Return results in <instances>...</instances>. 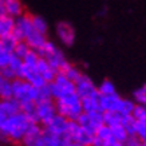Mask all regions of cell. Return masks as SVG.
Wrapping results in <instances>:
<instances>
[{
  "label": "cell",
  "mask_w": 146,
  "mask_h": 146,
  "mask_svg": "<svg viewBox=\"0 0 146 146\" xmlns=\"http://www.w3.org/2000/svg\"><path fill=\"white\" fill-rule=\"evenodd\" d=\"M34 123L35 122H32L20 109V111L0 123V142L20 143Z\"/></svg>",
  "instance_id": "obj_1"
},
{
  "label": "cell",
  "mask_w": 146,
  "mask_h": 146,
  "mask_svg": "<svg viewBox=\"0 0 146 146\" xmlns=\"http://www.w3.org/2000/svg\"><path fill=\"white\" fill-rule=\"evenodd\" d=\"M22 146H64V138L47 131L40 125L34 123L26 137L20 142Z\"/></svg>",
  "instance_id": "obj_2"
},
{
  "label": "cell",
  "mask_w": 146,
  "mask_h": 146,
  "mask_svg": "<svg viewBox=\"0 0 146 146\" xmlns=\"http://www.w3.org/2000/svg\"><path fill=\"white\" fill-rule=\"evenodd\" d=\"M99 109L102 113H118L122 117L126 115H133V111L135 109V103L131 99H125L119 97L118 94L113 95H99Z\"/></svg>",
  "instance_id": "obj_3"
},
{
  "label": "cell",
  "mask_w": 146,
  "mask_h": 146,
  "mask_svg": "<svg viewBox=\"0 0 146 146\" xmlns=\"http://www.w3.org/2000/svg\"><path fill=\"white\" fill-rule=\"evenodd\" d=\"M54 102H55V107H56V114L66 118L67 121H76L83 113L80 98L75 93L68 97L56 99Z\"/></svg>",
  "instance_id": "obj_4"
},
{
  "label": "cell",
  "mask_w": 146,
  "mask_h": 146,
  "mask_svg": "<svg viewBox=\"0 0 146 146\" xmlns=\"http://www.w3.org/2000/svg\"><path fill=\"white\" fill-rule=\"evenodd\" d=\"M12 99L19 103L22 107L24 105L35 103L38 101V89L23 79L12 80Z\"/></svg>",
  "instance_id": "obj_5"
},
{
  "label": "cell",
  "mask_w": 146,
  "mask_h": 146,
  "mask_svg": "<svg viewBox=\"0 0 146 146\" xmlns=\"http://www.w3.org/2000/svg\"><path fill=\"white\" fill-rule=\"evenodd\" d=\"M36 52L42 59H44L54 70L59 72L63 68V66L67 63V59L64 58V54L56 46L51 42H46L39 50H36Z\"/></svg>",
  "instance_id": "obj_6"
},
{
  "label": "cell",
  "mask_w": 146,
  "mask_h": 146,
  "mask_svg": "<svg viewBox=\"0 0 146 146\" xmlns=\"http://www.w3.org/2000/svg\"><path fill=\"white\" fill-rule=\"evenodd\" d=\"M48 89H50L51 98H52L54 101L64 98V97H68V95L75 93L74 82H71L68 78H66L60 72H58L56 75H55V78L52 79V82L48 83Z\"/></svg>",
  "instance_id": "obj_7"
},
{
  "label": "cell",
  "mask_w": 146,
  "mask_h": 146,
  "mask_svg": "<svg viewBox=\"0 0 146 146\" xmlns=\"http://www.w3.org/2000/svg\"><path fill=\"white\" fill-rule=\"evenodd\" d=\"M55 115H56V107L52 98L35 102V122L38 125L46 126Z\"/></svg>",
  "instance_id": "obj_8"
},
{
  "label": "cell",
  "mask_w": 146,
  "mask_h": 146,
  "mask_svg": "<svg viewBox=\"0 0 146 146\" xmlns=\"http://www.w3.org/2000/svg\"><path fill=\"white\" fill-rule=\"evenodd\" d=\"M79 126L90 133H95L98 129L103 125V113L102 111H93V113H82L76 119Z\"/></svg>",
  "instance_id": "obj_9"
},
{
  "label": "cell",
  "mask_w": 146,
  "mask_h": 146,
  "mask_svg": "<svg viewBox=\"0 0 146 146\" xmlns=\"http://www.w3.org/2000/svg\"><path fill=\"white\" fill-rule=\"evenodd\" d=\"M74 86H75V94L80 99L94 97V95L98 94L95 83L87 75H84V74H80L79 78L74 82Z\"/></svg>",
  "instance_id": "obj_10"
},
{
  "label": "cell",
  "mask_w": 146,
  "mask_h": 146,
  "mask_svg": "<svg viewBox=\"0 0 146 146\" xmlns=\"http://www.w3.org/2000/svg\"><path fill=\"white\" fill-rule=\"evenodd\" d=\"M67 126H68V121H67L66 118H63V117L56 114L48 123L46 125V126H42V127H44L47 131L55 134L58 137L64 138V134H66V131H67Z\"/></svg>",
  "instance_id": "obj_11"
},
{
  "label": "cell",
  "mask_w": 146,
  "mask_h": 146,
  "mask_svg": "<svg viewBox=\"0 0 146 146\" xmlns=\"http://www.w3.org/2000/svg\"><path fill=\"white\" fill-rule=\"evenodd\" d=\"M56 35H58V38H59V40L66 46H71L74 43V40H75V31H74L72 26L68 24L67 22L58 23Z\"/></svg>",
  "instance_id": "obj_12"
},
{
  "label": "cell",
  "mask_w": 146,
  "mask_h": 146,
  "mask_svg": "<svg viewBox=\"0 0 146 146\" xmlns=\"http://www.w3.org/2000/svg\"><path fill=\"white\" fill-rule=\"evenodd\" d=\"M3 4H4L5 15H8L13 19H16L19 16H22L23 13H26L22 0H3Z\"/></svg>",
  "instance_id": "obj_13"
},
{
  "label": "cell",
  "mask_w": 146,
  "mask_h": 146,
  "mask_svg": "<svg viewBox=\"0 0 146 146\" xmlns=\"http://www.w3.org/2000/svg\"><path fill=\"white\" fill-rule=\"evenodd\" d=\"M35 70L38 71V74H39V75L46 80V83L52 82V79L55 78V75L58 74L56 71L54 70L52 67L50 66V64L46 62L44 59H42V58L39 59V62H38V64H36Z\"/></svg>",
  "instance_id": "obj_14"
},
{
  "label": "cell",
  "mask_w": 146,
  "mask_h": 146,
  "mask_svg": "<svg viewBox=\"0 0 146 146\" xmlns=\"http://www.w3.org/2000/svg\"><path fill=\"white\" fill-rule=\"evenodd\" d=\"M13 30H15V19L8 15L0 16V40L11 36Z\"/></svg>",
  "instance_id": "obj_15"
},
{
  "label": "cell",
  "mask_w": 146,
  "mask_h": 146,
  "mask_svg": "<svg viewBox=\"0 0 146 146\" xmlns=\"http://www.w3.org/2000/svg\"><path fill=\"white\" fill-rule=\"evenodd\" d=\"M110 139H113L110 129L107 127V126H105V125H102L101 127L94 133L93 146H105Z\"/></svg>",
  "instance_id": "obj_16"
},
{
  "label": "cell",
  "mask_w": 146,
  "mask_h": 146,
  "mask_svg": "<svg viewBox=\"0 0 146 146\" xmlns=\"http://www.w3.org/2000/svg\"><path fill=\"white\" fill-rule=\"evenodd\" d=\"M99 95H94V97H89V98H83L80 99L82 102V110L83 113H93V111H101L99 109Z\"/></svg>",
  "instance_id": "obj_17"
},
{
  "label": "cell",
  "mask_w": 146,
  "mask_h": 146,
  "mask_svg": "<svg viewBox=\"0 0 146 146\" xmlns=\"http://www.w3.org/2000/svg\"><path fill=\"white\" fill-rule=\"evenodd\" d=\"M59 72H60V74H63L66 78H68L71 82H75V80L80 76V74H82L78 67L74 66V64H71V63H68V62L63 66V68L59 71Z\"/></svg>",
  "instance_id": "obj_18"
},
{
  "label": "cell",
  "mask_w": 146,
  "mask_h": 146,
  "mask_svg": "<svg viewBox=\"0 0 146 146\" xmlns=\"http://www.w3.org/2000/svg\"><path fill=\"white\" fill-rule=\"evenodd\" d=\"M31 24H32V28H34L36 32H39L42 35H47L48 26H47V22H46L42 16L31 15Z\"/></svg>",
  "instance_id": "obj_19"
},
{
  "label": "cell",
  "mask_w": 146,
  "mask_h": 146,
  "mask_svg": "<svg viewBox=\"0 0 146 146\" xmlns=\"http://www.w3.org/2000/svg\"><path fill=\"white\" fill-rule=\"evenodd\" d=\"M109 129H110L113 138H114L115 141L121 142V143H125V142L130 138V135H129L127 131L125 130V127L122 126V123L117 125V126H113V127H109Z\"/></svg>",
  "instance_id": "obj_20"
},
{
  "label": "cell",
  "mask_w": 146,
  "mask_h": 146,
  "mask_svg": "<svg viewBox=\"0 0 146 146\" xmlns=\"http://www.w3.org/2000/svg\"><path fill=\"white\" fill-rule=\"evenodd\" d=\"M122 118L123 117L121 114H118V113H113V111L103 113V125L107 126V127H113V126L122 123Z\"/></svg>",
  "instance_id": "obj_21"
},
{
  "label": "cell",
  "mask_w": 146,
  "mask_h": 146,
  "mask_svg": "<svg viewBox=\"0 0 146 146\" xmlns=\"http://www.w3.org/2000/svg\"><path fill=\"white\" fill-rule=\"evenodd\" d=\"M12 99V80L3 79L0 82V101Z\"/></svg>",
  "instance_id": "obj_22"
},
{
  "label": "cell",
  "mask_w": 146,
  "mask_h": 146,
  "mask_svg": "<svg viewBox=\"0 0 146 146\" xmlns=\"http://www.w3.org/2000/svg\"><path fill=\"white\" fill-rule=\"evenodd\" d=\"M40 56L38 55V52H36L35 50H30L28 52H27V55L22 59L23 64L26 67H28V68H35L36 64H38V62H39Z\"/></svg>",
  "instance_id": "obj_23"
},
{
  "label": "cell",
  "mask_w": 146,
  "mask_h": 146,
  "mask_svg": "<svg viewBox=\"0 0 146 146\" xmlns=\"http://www.w3.org/2000/svg\"><path fill=\"white\" fill-rule=\"evenodd\" d=\"M98 95H113V94H117V90H115V86L111 80H103L99 86L97 87Z\"/></svg>",
  "instance_id": "obj_24"
},
{
  "label": "cell",
  "mask_w": 146,
  "mask_h": 146,
  "mask_svg": "<svg viewBox=\"0 0 146 146\" xmlns=\"http://www.w3.org/2000/svg\"><path fill=\"white\" fill-rule=\"evenodd\" d=\"M8 67L12 70V72L15 74V78H16V79L20 78V75H22V70H23L22 59H19V58H16L15 55H12V56H11V60H9V63H8Z\"/></svg>",
  "instance_id": "obj_25"
},
{
  "label": "cell",
  "mask_w": 146,
  "mask_h": 146,
  "mask_svg": "<svg viewBox=\"0 0 146 146\" xmlns=\"http://www.w3.org/2000/svg\"><path fill=\"white\" fill-rule=\"evenodd\" d=\"M30 50H31V48L28 47V44H27L26 42L19 40L18 43H16V46H15L13 51H12V55H15V56L19 58V59H23V58L27 55V52H28Z\"/></svg>",
  "instance_id": "obj_26"
},
{
  "label": "cell",
  "mask_w": 146,
  "mask_h": 146,
  "mask_svg": "<svg viewBox=\"0 0 146 146\" xmlns=\"http://www.w3.org/2000/svg\"><path fill=\"white\" fill-rule=\"evenodd\" d=\"M135 122L133 115H126L122 118V126L125 127V130L127 131V134L130 137H134V130H135Z\"/></svg>",
  "instance_id": "obj_27"
},
{
  "label": "cell",
  "mask_w": 146,
  "mask_h": 146,
  "mask_svg": "<svg viewBox=\"0 0 146 146\" xmlns=\"http://www.w3.org/2000/svg\"><path fill=\"white\" fill-rule=\"evenodd\" d=\"M134 137L137 138L141 143L146 142V123L145 122H135V130H134Z\"/></svg>",
  "instance_id": "obj_28"
},
{
  "label": "cell",
  "mask_w": 146,
  "mask_h": 146,
  "mask_svg": "<svg viewBox=\"0 0 146 146\" xmlns=\"http://www.w3.org/2000/svg\"><path fill=\"white\" fill-rule=\"evenodd\" d=\"M134 103L138 105V106L146 107V83L134 93Z\"/></svg>",
  "instance_id": "obj_29"
},
{
  "label": "cell",
  "mask_w": 146,
  "mask_h": 146,
  "mask_svg": "<svg viewBox=\"0 0 146 146\" xmlns=\"http://www.w3.org/2000/svg\"><path fill=\"white\" fill-rule=\"evenodd\" d=\"M11 56H12V52L7 51V50L3 47L1 40H0V70L8 66L9 60H11Z\"/></svg>",
  "instance_id": "obj_30"
},
{
  "label": "cell",
  "mask_w": 146,
  "mask_h": 146,
  "mask_svg": "<svg viewBox=\"0 0 146 146\" xmlns=\"http://www.w3.org/2000/svg\"><path fill=\"white\" fill-rule=\"evenodd\" d=\"M133 117L135 121L145 122L146 123V107L135 105V109H134V111H133Z\"/></svg>",
  "instance_id": "obj_31"
},
{
  "label": "cell",
  "mask_w": 146,
  "mask_h": 146,
  "mask_svg": "<svg viewBox=\"0 0 146 146\" xmlns=\"http://www.w3.org/2000/svg\"><path fill=\"white\" fill-rule=\"evenodd\" d=\"M123 146H142V143L138 141L135 137H130L127 141L123 143Z\"/></svg>",
  "instance_id": "obj_32"
},
{
  "label": "cell",
  "mask_w": 146,
  "mask_h": 146,
  "mask_svg": "<svg viewBox=\"0 0 146 146\" xmlns=\"http://www.w3.org/2000/svg\"><path fill=\"white\" fill-rule=\"evenodd\" d=\"M105 146H123V143H121V142H118V141H115L114 138H113V139H110V141L107 142Z\"/></svg>",
  "instance_id": "obj_33"
},
{
  "label": "cell",
  "mask_w": 146,
  "mask_h": 146,
  "mask_svg": "<svg viewBox=\"0 0 146 146\" xmlns=\"http://www.w3.org/2000/svg\"><path fill=\"white\" fill-rule=\"evenodd\" d=\"M5 15V11H4V4H3V0H0V16Z\"/></svg>",
  "instance_id": "obj_34"
},
{
  "label": "cell",
  "mask_w": 146,
  "mask_h": 146,
  "mask_svg": "<svg viewBox=\"0 0 146 146\" xmlns=\"http://www.w3.org/2000/svg\"><path fill=\"white\" fill-rule=\"evenodd\" d=\"M3 79H4V78H3V76H1V74H0V82H1Z\"/></svg>",
  "instance_id": "obj_35"
},
{
  "label": "cell",
  "mask_w": 146,
  "mask_h": 146,
  "mask_svg": "<svg viewBox=\"0 0 146 146\" xmlns=\"http://www.w3.org/2000/svg\"><path fill=\"white\" fill-rule=\"evenodd\" d=\"M142 146H146V142H145V143H142Z\"/></svg>",
  "instance_id": "obj_36"
}]
</instances>
